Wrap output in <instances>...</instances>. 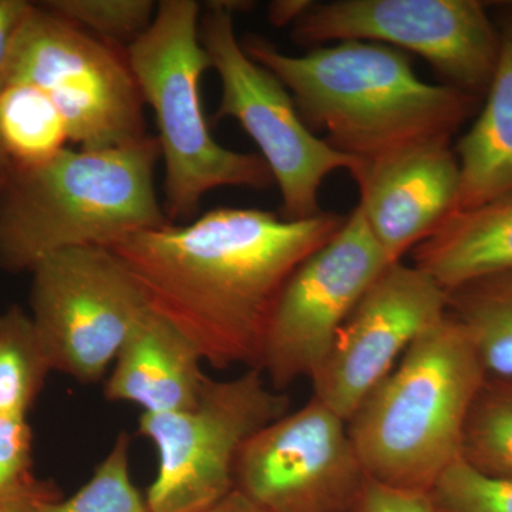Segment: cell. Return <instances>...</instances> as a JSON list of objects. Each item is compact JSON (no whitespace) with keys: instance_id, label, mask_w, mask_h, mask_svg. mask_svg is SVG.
Here are the masks:
<instances>
[{"instance_id":"6","label":"cell","mask_w":512,"mask_h":512,"mask_svg":"<svg viewBox=\"0 0 512 512\" xmlns=\"http://www.w3.org/2000/svg\"><path fill=\"white\" fill-rule=\"evenodd\" d=\"M289 397L259 369L232 379L208 377L198 403L181 412L141 414L138 433L157 451L148 488L150 512H198L235 488V464L247 441L289 412Z\"/></svg>"},{"instance_id":"23","label":"cell","mask_w":512,"mask_h":512,"mask_svg":"<svg viewBox=\"0 0 512 512\" xmlns=\"http://www.w3.org/2000/svg\"><path fill=\"white\" fill-rule=\"evenodd\" d=\"M40 8L119 49H127L153 22V0H46Z\"/></svg>"},{"instance_id":"7","label":"cell","mask_w":512,"mask_h":512,"mask_svg":"<svg viewBox=\"0 0 512 512\" xmlns=\"http://www.w3.org/2000/svg\"><path fill=\"white\" fill-rule=\"evenodd\" d=\"M37 87L84 150L127 146L150 136L144 100L126 53L35 6L20 29L0 84Z\"/></svg>"},{"instance_id":"8","label":"cell","mask_w":512,"mask_h":512,"mask_svg":"<svg viewBox=\"0 0 512 512\" xmlns=\"http://www.w3.org/2000/svg\"><path fill=\"white\" fill-rule=\"evenodd\" d=\"M201 45L221 80L215 119H234L254 140L282 198V218L306 220L322 212L320 188L329 174L350 175L359 161L319 138L299 116L278 77L245 52L225 2H210L200 18Z\"/></svg>"},{"instance_id":"2","label":"cell","mask_w":512,"mask_h":512,"mask_svg":"<svg viewBox=\"0 0 512 512\" xmlns=\"http://www.w3.org/2000/svg\"><path fill=\"white\" fill-rule=\"evenodd\" d=\"M241 45L281 80L306 126L360 164L451 140L478 109V96L423 82L402 50L382 43L349 40L301 56L259 36Z\"/></svg>"},{"instance_id":"3","label":"cell","mask_w":512,"mask_h":512,"mask_svg":"<svg viewBox=\"0 0 512 512\" xmlns=\"http://www.w3.org/2000/svg\"><path fill=\"white\" fill-rule=\"evenodd\" d=\"M157 137L100 150L64 148L46 163L15 167L0 198V269L30 272L47 256L168 224L158 200Z\"/></svg>"},{"instance_id":"27","label":"cell","mask_w":512,"mask_h":512,"mask_svg":"<svg viewBox=\"0 0 512 512\" xmlns=\"http://www.w3.org/2000/svg\"><path fill=\"white\" fill-rule=\"evenodd\" d=\"M60 497L55 484L36 478L15 490L0 491V512H42L43 505Z\"/></svg>"},{"instance_id":"22","label":"cell","mask_w":512,"mask_h":512,"mask_svg":"<svg viewBox=\"0 0 512 512\" xmlns=\"http://www.w3.org/2000/svg\"><path fill=\"white\" fill-rule=\"evenodd\" d=\"M130 439L120 434L92 478L69 498H56L42 512H150L130 474Z\"/></svg>"},{"instance_id":"25","label":"cell","mask_w":512,"mask_h":512,"mask_svg":"<svg viewBox=\"0 0 512 512\" xmlns=\"http://www.w3.org/2000/svg\"><path fill=\"white\" fill-rule=\"evenodd\" d=\"M32 454L28 416L0 413V491L15 490L36 480Z\"/></svg>"},{"instance_id":"31","label":"cell","mask_w":512,"mask_h":512,"mask_svg":"<svg viewBox=\"0 0 512 512\" xmlns=\"http://www.w3.org/2000/svg\"><path fill=\"white\" fill-rule=\"evenodd\" d=\"M13 170H15V165L10 161L8 154L3 150L2 143H0V198L8 187Z\"/></svg>"},{"instance_id":"5","label":"cell","mask_w":512,"mask_h":512,"mask_svg":"<svg viewBox=\"0 0 512 512\" xmlns=\"http://www.w3.org/2000/svg\"><path fill=\"white\" fill-rule=\"evenodd\" d=\"M201 9L194 0H163L150 26L124 50L156 117L163 210L171 224L192 221L202 198L218 188L262 191L275 184L261 156L229 150L211 136L200 93L211 69L200 40Z\"/></svg>"},{"instance_id":"20","label":"cell","mask_w":512,"mask_h":512,"mask_svg":"<svg viewBox=\"0 0 512 512\" xmlns=\"http://www.w3.org/2000/svg\"><path fill=\"white\" fill-rule=\"evenodd\" d=\"M53 370L29 312H0V413L28 416Z\"/></svg>"},{"instance_id":"11","label":"cell","mask_w":512,"mask_h":512,"mask_svg":"<svg viewBox=\"0 0 512 512\" xmlns=\"http://www.w3.org/2000/svg\"><path fill=\"white\" fill-rule=\"evenodd\" d=\"M389 265L359 208L291 276L266 335L261 370L278 392L312 380L370 285Z\"/></svg>"},{"instance_id":"30","label":"cell","mask_w":512,"mask_h":512,"mask_svg":"<svg viewBox=\"0 0 512 512\" xmlns=\"http://www.w3.org/2000/svg\"><path fill=\"white\" fill-rule=\"evenodd\" d=\"M198 512H266L258 507L255 503H252L249 498L245 497L241 491L237 488L231 491V493L225 495L217 503L210 505V507L204 508V510Z\"/></svg>"},{"instance_id":"1","label":"cell","mask_w":512,"mask_h":512,"mask_svg":"<svg viewBox=\"0 0 512 512\" xmlns=\"http://www.w3.org/2000/svg\"><path fill=\"white\" fill-rule=\"evenodd\" d=\"M345 221L329 211L289 221L256 208L222 207L137 232L110 249L148 308L180 330L205 363L261 370L282 291Z\"/></svg>"},{"instance_id":"13","label":"cell","mask_w":512,"mask_h":512,"mask_svg":"<svg viewBox=\"0 0 512 512\" xmlns=\"http://www.w3.org/2000/svg\"><path fill=\"white\" fill-rule=\"evenodd\" d=\"M447 301V292L413 264L387 265L312 377L313 397L348 421L407 349L447 315Z\"/></svg>"},{"instance_id":"21","label":"cell","mask_w":512,"mask_h":512,"mask_svg":"<svg viewBox=\"0 0 512 512\" xmlns=\"http://www.w3.org/2000/svg\"><path fill=\"white\" fill-rule=\"evenodd\" d=\"M461 460L512 480V380H485L467 419Z\"/></svg>"},{"instance_id":"18","label":"cell","mask_w":512,"mask_h":512,"mask_svg":"<svg viewBox=\"0 0 512 512\" xmlns=\"http://www.w3.org/2000/svg\"><path fill=\"white\" fill-rule=\"evenodd\" d=\"M447 312L463 326L488 379L512 380V271L447 292Z\"/></svg>"},{"instance_id":"16","label":"cell","mask_w":512,"mask_h":512,"mask_svg":"<svg viewBox=\"0 0 512 512\" xmlns=\"http://www.w3.org/2000/svg\"><path fill=\"white\" fill-rule=\"evenodd\" d=\"M410 254L446 292L512 271V192L450 212Z\"/></svg>"},{"instance_id":"24","label":"cell","mask_w":512,"mask_h":512,"mask_svg":"<svg viewBox=\"0 0 512 512\" xmlns=\"http://www.w3.org/2000/svg\"><path fill=\"white\" fill-rule=\"evenodd\" d=\"M429 497L434 512H512V480L487 476L460 458Z\"/></svg>"},{"instance_id":"12","label":"cell","mask_w":512,"mask_h":512,"mask_svg":"<svg viewBox=\"0 0 512 512\" xmlns=\"http://www.w3.org/2000/svg\"><path fill=\"white\" fill-rule=\"evenodd\" d=\"M367 481L348 421L312 396L247 441L235 488L266 512H355Z\"/></svg>"},{"instance_id":"15","label":"cell","mask_w":512,"mask_h":512,"mask_svg":"<svg viewBox=\"0 0 512 512\" xmlns=\"http://www.w3.org/2000/svg\"><path fill=\"white\" fill-rule=\"evenodd\" d=\"M202 362L190 340L150 309L114 360L104 397L136 404L144 414L191 409L208 380Z\"/></svg>"},{"instance_id":"19","label":"cell","mask_w":512,"mask_h":512,"mask_svg":"<svg viewBox=\"0 0 512 512\" xmlns=\"http://www.w3.org/2000/svg\"><path fill=\"white\" fill-rule=\"evenodd\" d=\"M67 141L62 114L42 90L0 84V143L15 167L46 163L67 148Z\"/></svg>"},{"instance_id":"28","label":"cell","mask_w":512,"mask_h":512,"mask_svg":"<svg viewBox=\"0 0 512 512\" xmlns=\"http://www.w3.org/2000/svg\"><path fill=\"white\" fill-rule=\"evenodd\" d=\"M36 3L28 0H0V76L5 70L10 50Z\"/></svg>"},{"instance_id":"10","label":"cell","mask_w":512,"mask_h":512,"mask_svg":"<svg viewBox=\"0 0 512 512\" xmlns=\"http://www.w3.org/2000/svg\"><path fill=\"white\" fill-rule=\"evenodd\" d=\"M298 45L382 43L423 57L448 86L483 96L500 52V30L477 0L308 2L292 25Z\"/></svg>"},{"instance_id":"29","label":"cell","mask_w":512,"mask_h":512,"mask_svg":"<svg viewBox=\"0 0 512 512\" xmlns=\"http://www.w3.org/2000/svg\"><path fill=\"white\" fill-rule=\"evenodd\" d=\"M306 6H308V2H299V0H279V2L271 3L268 9L269 22L276 28L292 26Z\"/></svg>"},{"instance_id":"26","label":"cell","mask_w":512,"mask_h":512,"mask_svg":"<svg viewBox=\"0 0 512 512\" xmlns=\"http://www.w3.org/2000/svg\"><path fill=\"white\" fill-rule=\"evenodd\" d=\"M355 512H434L429 494L387 487L367 478Z\"/></svg>"},{"instance_id":"9","label":"cell","mask_w":512,"mask_h":512,"mask_svg":"<svg viewBox=\"0 0 512 512\" xmlns=\"http://www.w3.org/2000/svg\"><path fill=\"white\" fill-rule=\"evenodd\" d=\"M30 274L29 315L53 370L83 384L99 382L150 311L136 279L103 247L57 252Z\"/></svg>"},{"instance_id":"4","label":"cell","mask_w":512,"mask_h":512,"mask_svg":"<svg viewBox=\"0 0 512 512\" xmlns=\"http://www.w3.org/2000/svg\"><path fill=\"white\" fill-rule=\"evenodd\" d=\"M485 380L466 330L447 312L348 420L367 478L429 494L461 458L467 419Z\"/></svg>"},{"instance_id":"17","label":"cell","mask_w":512,"mask_h":512,"mask_svg":"<svg viewBox=\"0 0 512 512\" xmlns=\"http://www.w3.org/2000/svg\"><path fill=\"white\" fill-rule=\"evenodd\" d=\"M498 30L500 52L484 106L454 148L460 185L453 211L512 192V13Z\"/></svg>"},{"instance_id":"14","label":"cell","mask_w":512,"mask_h":512,"mask_svg":"<svg viewBox=\"0 0 512 512\" xmlns=\"http://www.w3.org/2000/svg\"><path fill=\"white\" fill-rule=\"evenodd\" d=\"M451 140L360 164L353 180L367 227L390 264L403 261L453 211L460 170Z\"/></svg>"}]
</instances>
